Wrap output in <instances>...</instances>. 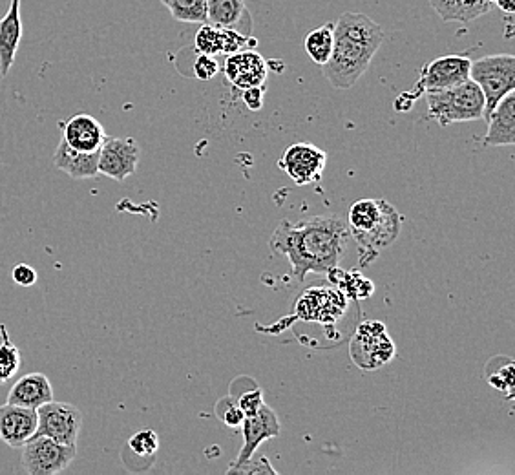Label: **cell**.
<instances>
[{"mask_svg":"<svg viewBox=\"0 0 515 475\" xmlns=\"http://www.w3.org/2000/svg\"><path fill=\"white\" fill-rule=\"evenodd\" d=\"M351 234L338 216H313L302 222L282 220L271 236V251L287 258L293 276L304 282L309 273H331L346 254Z\"/></svg>","mask_w":515,"mask_h":475,"instance_id":"cell-1","label":"cell"},{"mask_svg":"<svg viewBox=\"0 0 515 475\" xmlns=\"http://www.w3.org/2000/svg\"><path fill=\"white\" fill-rule=\"evenodd\" d=\"M384 43V30L364 13L347 11L333 26V52L322 72L338 90H349L368 72Z\"/></svg>","mask_w":515,"mask_h":475,"instance_id":"cell-2","label":"cell"},{"mask_svg":"<svg viewBox=\"0 0 515 475\" xmlns=\"http://www.w3.org/2000/svg\"><path fill=\"white\" fill-rule=\"evenodd\" d=\"M402 216L386 200H358L349 209V234L355 238L362 253V264L371 262L377 254L399 238Z\"/></svg>","mask_w":515,"mask_h":475,"instance_id":"cell-3","label":"cell"},{"mask_svg":"<svg viewBox=\"0 0 515 475\" xmlns=\"http://www.w3.org/2000/svg\"><path fill=\"white\" fill-rule=\"evenodd\" d=\"M424 95L428 105V117L437 121L441 127L483 119L484 95L472 79L461 85L437 92H426Z\"/></svg>","mask_w":515,"mask_h":475,"instance_id":"cell-4","label":"cell"},{"mask_svg":"<svg viewBox=\"0 0 515 475\" xmlns=\"http://www.w3.org/2000/svg\"><path fill=\"white\" fill-rule=\"evenodd\" d=\"M470 79L484 95V116L488 119L495 105L515 90V57L510 53L486 55L470 66Z\"/></svg>","mask_w":515,"mask_h":475,"instance_id":"cell-5","label":"cell"},{"mask_svg":"<svg viewBox=\"0 0 515 475\" xmlns=\"http://www.w3.org/2000/svg\"><path fill=\"white\" fill-rule=\"evenodd\" d=\"M349 353L360 370H377L395 357V344L389 338L386 326L371 320L358 326L357 333L351 338Z\"/></svg>","mask_w":515,"mask_h":475,"instance_id":"cell-6","label":"cell"},{"mask_svg":"<svg viewBox=\"0 0 515 475\" xmlns=\"http://www.w3.org/2000/svg\"><path fill=\"white\" fill-rule=\"evenodd\" d=\"M77 446L57 443L50 437L35 435L22 446V470L28 475H57L74 463Z\"/></svg>","mask_w":515,"mask_h":475,"instance_id":"cell-7","label":"cell"},{"mask_svg":"<svg viewBox=\"0 0 515 475\" xmlns=\"http://www.w3.org/2000/svg\"><path fill=\"white\" fill-rule=\"evenodd\" d=\"M37 433L66 446H77L83 428V413L68 402L50 401L37 408Z\"/></svg>","mask_w":515,"mask_h":475,"instance_id":"cell-8","label":"cell"},{"mask_svg":"<svg viewBox=\"0 0 515 475\" xmlns=\"http://www.w3.org/2000/svg\"><path fill=\"white\" fill-rule=\"evenodd\" d=\"M470 66H472V59L468 55H444L431 63L424 64L417 90L413 94H408L411 101H415L419 95H424L426 92L446 90L468 81Z\"/></svg>","mask_w":515,"mask_h":475,"instance_id":"cell-9","label":"cell"},{"mask_svg":"<svg viewBox=\"0 0 515 475\" xmlns=\"http://www.w3.org/2000/svg\"><path fill=\"white\" fill-rule=\"evenodd\" d=\"M141 148L136 139L108 138L99 148V161L97 170L106 178H112L117 183H123L128 176H132L139 165Z\"/></svg>","mask_w":515,"mask_h":475,"instance_id":"cell-10","label":"cell"},{"mask_svg":"<svg viewBox=\"0 0 515 475\" xmlns=\"http://www.w3.org/2000/svg\"><path fill=\"white\" fill-rule=\"evenodd\" d=\"M282 432V426L278 421V415L274 413L271 406H267L263 402L262 408L258 412L251 415V417H245L242 423L243 433V448L242 452L238 454V457L234 459L231 468L227 470V474H236L238 468H242L253 455H256L260 444L278 437Z\"/></svg>","mask_w":515,"mask_h":475,"instance_id":"cell-11","label":"cell"},{"mask_svg":"<svg viewBox=\"0 0 515 475\" xmlns=\"http://www.w3.org/2000/svg\"><path fill=\"white\" fill-rule=\"evenodd\" d=\"M326 163L327 154L322 148L309 143H296L285 150L284 156L278 161V167L289 174L296 185L304 187L322 180Z\"/></svg>","mask_w":515,"mask_h":475,"instance_id":"cell-12","label":"cell"},{"mask_svg":"<svg viewBox=\"0 0 515 475\" xmlns=\"http://www.w3.org/2000/svg\"><path fill=\"white\" fill-rule=\"evenodd\" d=\"M258 46V41L253 35H243L229 28H218L212 24H201L200 30L194 39V48L198 53L205 55H231L242 50H253Z\"/></svg>","mask_w":515,"mask_h":475,"instance_id":"cell-13","label":"cell"},{"mask_svg":"<svg viewBox=\"0 0 515 475\" xmlns=\"http://www.w3.org/2000/svg\"><path fill=\"white\" fill-rule=\"evenodd\" d=\"M37 410L2 404L0 406V441L10 448H22L37 433Z\"/></svg>","mask_w":515,"mask_h":475,"instance_id":"cell-14","label":"cell"},{"mask_svg":"<svg viewBox=\"0 0 515 475\" xmlns=\"http://www.w3.org/2000/svg\"><path fill=\"white\" fill-rule=\"evenodd\" d=\"M223 72L231 81L232 86H236L240 90H247L253 86H265L269 66L262 55L254 52L253 48V50H242V52L227 55L225 64H223Z\"/></svg>","mask_w":515,"mask_h":475,"instance_id":"cell-15","label":"cell"},{"mask_svg":"<svg viewBox=\"0 0 515 475\" xmlns=\"http://www.w3.org/2000/svg\"><path fill=\"white\" fill-rule=\"evenodd\" d=\"M431 8L442 22H472L499 6L514 11V0H430Z\"/></svg>","mask_w":515,"mask_h":475,"instance_id":"cell-16","label":"cell"},{"mask_svg":"<svg viewBox=\"0 0 515 475\" xmlns=\"http://www.w3.org/2000/svg\"><path fill=\"white\" fill-rule=\"evenodd\" d=\"M488 132L483 138L484 147H512L515 143V90L495 105L486 119Z\"/></svg>","mask_w":515,"mask_h":475,"instance_id":"cell-17","label":"cell"},{"mask_svg":"<svg viewBox=\"0 0 515 475\" xmlns=\"http://www.w3.org/2000/svg\"><path fill=\"white\" fill-rule=\"evenodd\" d=\"M207 24L253 35V17L245 0H207Z\"/></svg>","mask_w":515,"mask_h":475,"instance_id":"cell-18","label":"cell"},{"mask_svg":"<svg viewBox=\"0 0 515 475\" xmlns=\"http://www.w3.org/2000/svg\"><path fill=\"white\" fill-rule=\"evenodd\" d=\"M63 139L75 150L97 152L105 143L106 132L95 117L77 114L64 123Z\"/></svg>","mask_w":515,"mask_h":475,"instance_id":"cell-19","label":"cell"},{"mask_svg":"<svg viewBox=\"0 0 515 475\" xmlns=\"http://www.w3.org/2000/svg\"><path fill=\"white\" fill-rule=\"evenodd\" d=\"M22 41L21 0H10L8 13L0 19V70L10 74Z\"/></svg>","mask_w":515,"mask_h":475,"instance_id":"cell-20","label":"cell"},{"mask_svg":"<svg viewBox=\"0 0 515 475\" xmlns=\"http://www.w3.org/2000/svg\"><path fill=\"white\" fill-rule=\"evenodd\" d=\"M53 401V388L50 379L44 373H28L13 384L8 393V404L24 406L37 410L46 402Z\"/></svg>","mask_w":515,"mask_h":475,"instance_id":"cell-21","label":"cell"},{"mask_svg":"<svg viewBox=\"0 0 515 475\" xmlns=\"http://www.w3.org/2000/svg\"><path fill=\"white\" fill-rule=\"evenodd\" d=\"M97 161H99V150L97 152H81V150L70 147L64 139H61V143L57 145L55 154H53V165L74 180L95 178L99 174Z\"/></svg>","mask_w":515,"mask_h":475,"instance_id":"cell-22","label":"cell"},{"mask_svg":"<svg viewBox=\"0 0 515 475\" xmlns=\"http://www.w3.org/2000/svg\"><path fill=\"white\" fill-rule=\"evenodd\" d=\"M333 26L335 24L327 22L324 26L307 33L305 37V52L318 66H324L333 52Z\"/></svg>","mask_w":515,"mask_h":475,"instance_id":"cell-23","label":"cell"},{"mask_svg":"<svg viewBox=\"0 0 515 475\" xmlns=\"http://www.w3.org/2000/svg\"><path fill=\"white\" fill-rule=\"evenodd\" d=\"M0 338V384H4L17 375L22 360L21 351L13 344L4 324H0Z\"/></svg>","mask_w":515,"mask_h":475,"instance_id":"cell-24","label":"cell"},{"mask_svg":"<svg viewBox=\"0 0 515 475\" xmlns=\"http://www.w3.org/2000/svg\"><path fill=\"white\" fill-rule=\"evenodd\" d=\"M165 8L178 22L207 24V0H169Z\"/></svg>","mask_w":515,"mask_h":475,"instance_id":"cell-25","label":"cell"},{"mask_svg":"<svg viewBox=\"0 0 515 475\" xmlns=\"http://www.w3.org/2000/svg\"><path fill=\"white\" fill-rule=\"evenodd\" d=\"M128 448L139 457H154L159 450L158 433L154 430H141L134 433L128 439Z\"/></svg>","mask_w":515,"mask_h":475,"instance_id":"cell-26","label":"cell"},{"mask_svg":"<svg viewBox=\"0 0 515 475\" xmlns=\"http://www.w3.org/2000/svg\"><path fill=\"white\" fill-rule=\"evenodd\" d=\"M192 72H194V77H196L198 81H211V79H214V77L218 75V72H220V63H218L212 55L200 53L198 59L194 61Z\"/></svg>","mask_w":515,"mask_h":475,"instance_id":"cell-27","label":"cell"},{"mask_svg":"<svg viewBox=\"0 0 515 475\" xmlns=\"http://www.w3.org/2000/svg\"><path fill=\"white\" fill-rule=\"evenodd\" d=\"M240 406L245 417H251L254 413L258 412L263 406V393L262 390H251L243 393L242 397L236 402Z\"/></svg>","mask_w":515,"mask_h":475,"instance_id":"cell-28","label":"cell"},{"mask_svg":"<svg viewBox=\"0 0 515 475\" xmlns=\"http://www.w3.org/2000/svg\"><path fill=\"white\" fill-rule=\"evenodd\" d=\"M11 278L13 282L21 287H32L37 284V271L33 269L32 265L17 264L11 271Z\"/></svg>","mask_w":515,"mask_h":475,"instance_id":"cell-29","label":"cell"},{"mask_svg":"<svg viewBox=\"0 0 515 475\" xmlns=\"http://www.w3.org/2000/svg\"><path fill=\"white\" fill-rule=\"evenodd\" d=\"M514 364L508 362V366L503 370L497 371L495 375L490 377V384L494 386L495 390L510 391L514 388Z\"/></svg>","mask_w":515,"mask_h":475,"instance_id":"cell-30","label":"cell"},{"mask_svg":"<svg viewBox=\"0 0 515 475\" xmlns=\"http://www.w3.org/2000/svg\"><path fill=\"white\" fill-rule=\"evenodd\" d=\"M236 474H276V470L269 463V459H265V457L254 459L253 455L242 468L236 470Z\"/></svg>","mask_w":515,"mask_h":475,"instance_id":"cell-31","label":"cell"},{"mask_svg":"<svg viewBox=\"0 0 515 475\" xmlns=\"http://www.w3.org/2000/svg\"><path fill=\"white\" fill-rule=\"evenodd\" d=\"M243 103L247 105L249 110L258 112L262 110L263 106V86H253V88H247L243 90Z\"/></svg>","mask_w":515,"mask_h":475,"instance_id":"cell-32","label":"cell"},{"mask_svg":"<svg viewBox=\"0 0 515 475\" xmlns=\"http://www.w3.org/2000/svg\"><path fill=\"white\" fill-rule=\"evenodd\" d=\"M243 419H245V415H243L242 410H240V406H238L236 402H229V404H227V408H225V412L221 415V421L227 424L229 428H238V426H242Z\"/></svg>","mask_w":515,"mask_h":475,"instance_id":"cell-33","label":"cell"},{"mask_svg":"<svg viewBox=\"0 0 515 475\" xmlns=\"http://www.w3.org/2000/svg\"><path fill=\"white\" fill-rule=\"evenodd\" d=\"M2 79H4V75H2V70H0V81H2Z\"/></svg>","mask_w":515,"mask_h":475,"instance_id":"cell-34","label":"cell"},{"mask_svg":"<svg viewBox=\"0 0 515 475\" xmlns=\"http://www.w3.org/2000/svg\"><path fill=\"white\" fill-rule=\"evenodd\" d=\"M161 2H163V4H167V2H169V0H161Z\"/></svg>","mask_w":515,"mask_h":475,"instance_id":"cell-35","label":"cell"}]
</instances>
